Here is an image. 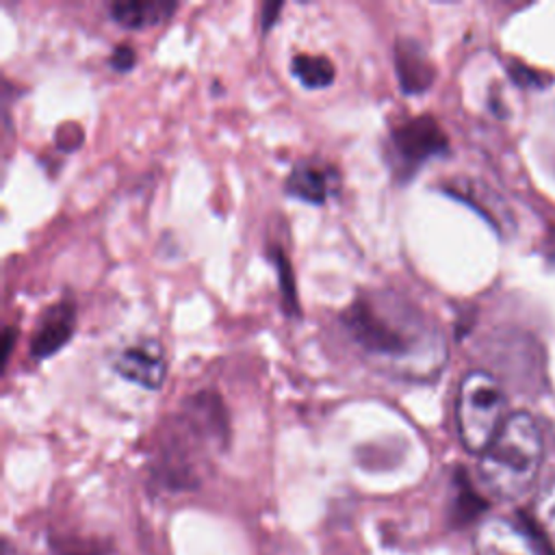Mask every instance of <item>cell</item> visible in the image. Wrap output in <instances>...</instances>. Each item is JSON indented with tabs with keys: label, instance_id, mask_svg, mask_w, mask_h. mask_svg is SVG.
Returning a JSON list of instances; mask_svg holds the SVG:
<instances>
[{
	"label": "cell",
	"instance_id": "1",
	"mask_svg": "<svg viewBox=\"0 0 555 555\" xmlns=\"http://www.w3.org/2000/svg\"><path fill=\"white\" fill-rule=\"evenodd\" d=\"M349 338L401 379H431L444 366V336L423 310L395 291H364L340 314Z\"/></svg>",
	"mask_w": 555,
	"mask_h": 555
},
{
	"label": "cell",
	"instance_id": "2",
	"mask_svg": "<svg viewBox=\"0 0 555 555\" xmlns=\"http://www.w3.org/2000/svg\"><path fill=\"white\" fill-rule=\"evenodd\" d=\"M544 460V436L525 412L507 414L503 427L479 455V479L499 499H518L535 483Z\"/></svg>",
	"mask_w": 555,
	"mask_h": 555
},
{
	"label": "cell",
	"instance_id": "3",
	"mask_svg": "<svg viewBox=\"0 0 555 555\" xmlns=\"http://www.w3.org/2000/svg\"><path fill=\"white\" fill-rule=\"evenodd\" d=\"M505 405V392L492 373L473 369L462 377L455 399V423L466 451L481 455L488 449L507 418Z\"/></svg>",
	"mask_w": 555,
	"mask_h": 555
},
{
	"label": "cell",
	"instance_id": "4",
	"mask_svg": "<svg viewBox=\"0 0 555 555\" xmlns=\"http://www.w3.org/2000/svg\"><path fill=\"white\" fill-rule=\"evenodd\" d=\"M447 152V137L434 117L421 115L392 126L386 158L399 182H408L429 158Z\"/></svg>",
	"mask_w": 555,
	"mask_h": 555
},
{
	"label": "cell",
	"instance_id": "5",
	"mask_svg": "<svg viewBox=\"0 0 555 555\" xmlns=\"http://www.w3.org/2000/svg\"><path fill=\"white\" fill-rule=\"evenodd\" d=\"M113 369L124 379L147 390H158L167 375L165 349L156 338H139L126 345L113 360Z\"/></svg>",
	"mask_w": 555,
	"mask_h": 555
},
{
	"label": "cell",
	"instance_id": "6",
	"mask_svg": "<svg viewBox=\"0 0 555 555\" xmlns=\"http://www.w3.org/2000/svg\"><path fill=\"white\" fill-rule=\"evenodd\" d=\"M76 330V304L65 297L41 312L30 338V356L46 360L61 351Z\"/></svg>",
	"mask_w": 555,
	"mask_h": 555
},
{
	"label": "cell",
	"instance_id": "7",
	"mask_svg": "<svg viewBox=\"0 0 555 555\" xmlns=\"http://www.w3.org/2000/svg\"><path fill=\"white\" fill-rule=\"evenodd\" d=\"M340 186V173L334 165L317 158L295 163L286 178V193L312 206H323Z\"/></svg>",
	"mask_w": 555,
	"mask_h": 555
},
{
	"label": "cell",
	"instance_id": "8",
	"mask_svg": "<svg viewBox=\"0 0 555 555\" xmlns=\"http://www.w3.org/2000/svg\"><path fill=\"white\" fill-rule=\"evenodd\" d=\"M477 555H544L520 525L507 518H488L475 535Z\"/></svg>",
	"mask_w": 555,
	"mask_h": 555
},
{
	"label": "cell",
	"instance_id": "9",
	"mask_svg": "<svg viewBox=\"0 0 555 555\" xmlns=\"http://www.w3.org/2000/svg\"><path fill=\"white\" fill-rule=\"evenodd\" d=\"M395 69L403 93H423L434 82V65L416 39L397 37L395 41Z\"/></svg>",
	"mask_w": 555,
	"mask_h": 555
},
{
	"label": "cell",
	"instance_id": "10",
	"mask_svg": "<svg viewBox=\"0 0 555 555\" xmlns=\"http://www.w3.org/2000/svg\"><path fill=\"white\" fill-rule=\"evenodd\" d=\"M173 11H176L173 2H115L108 7L111 20L128 30L156 26L167 17H171Z\"/></svg>",
	"mask_w": 555,
	"mask_h": 555
},
{
	"label": "cell",
	"instance_id": "11",
	"mask_svg": "<svg viewBox=\"0 0 555 555\" xmlns=\"http://www.w3.org/2000/svg\"><path fill=\"white\" fill-rule=\"evenodd\" d=\"M293 76L306 89H325L334 82V63L327 56L317 54H295L291 61Z\"/></svg>",
	"mask_w": 555,
	"mask_h": 555
},
{
	"label": "cell",
	"instance_id": "12",
	"mask_svg": "<svg viewBox=\"0 0 555 555\" xmlns=\"http://www.w3.org/2000/svg\"><path fill=\"white\" fill-rule=\"evenodd\" d=\"M531 520L555 553V477L544 481L531 501Z\"/></svg>",
	"mask_w": 555,
	"mask_h": 555
},
{
	"label": "cell",
	"instance_id": "13",
	"mask_svg": "<svg viewBox=\"0 0 555 555\" xmlns=\"http://www.w3.org/2000/svg\"><path fill=\"white\" fill-rule=\"evenodd\" d=\"M271 260L278 269V278H280V293H282V306L286 310V314L291 317H299V304H297V291H295V280H293V269L288 264V258L284 256L282 247H273L271 249Z\"/></svg>",
	"mask_w": 555,
	"mask_h": 555
},
{
	"label": "cell",
	"instance_id": "14",
	"mask_svg": "<svg viewBox=\"0 0 555 555\" xmlns=\"http://www.w3.org/2000/svg\"><path fill=\"white\" fill-rule=\"evenodd\" d=\"M108 63H111V67L115 72H130L134 67V63H137V54H134V50L128 43H121V46H117L113 50Z\"/></svg>",
	"mask_w": 555,
	"mask_h": 555
},
{
	"label": "cell",
	"instance_id": "15",
	"mask_svg": "<svg viewBox=\"0 0 555 555\" xmlns=\"http://www.w3.org/2000/svg\"><path fill=\"white\" fill-rule=\"evenodd\" d=\"M282 2H267V4H262V13H260V22H262V30H269L273 24H275V20H278V15H280V11H282Z\"/></svg>",
	"mask_w": 555,
	"mask_h": 555
}]
</instances>
